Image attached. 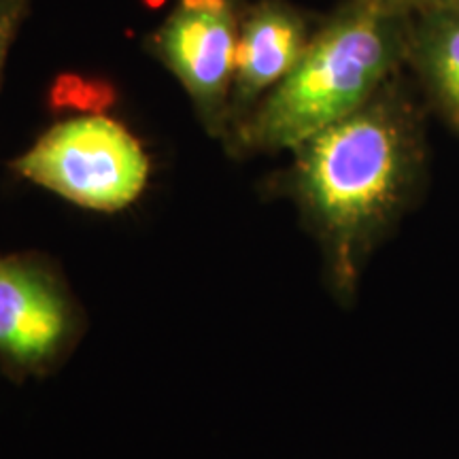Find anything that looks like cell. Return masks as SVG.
Listing matches in <instances>:
<instances>
[{
    "label": "cell",
    "mask_w": 459,
    "mask_h": 459,
    "mask_svg": "<svg viewBox=\"0 0 459 459\" xmlns=\"http://www.w3.org/2000/svg\"><path fill=\"white\" fill-rule=\"evenodd\" d=\"M271 192L296 206L321 254L324 281L342 307L358 298L375 251L423 192V113L400 73L347 117L287 152Z\"/></svg>",
    "instance_id": "obj_1"
},
{
    "label": "cell",
    "mask_w": 459,
    "mask_h": 459,
    "mask_svg": "<svg viewBox=\"0 0 459 459\" xmlns=\"http://www.w3.org/2000/svg\"><path fill=\"white\" fill-rule=\"evenodd\" d=\"M412 15L385 0H344L321 20L300 62L221 143L230 158L291 152L366 105L406 68Z\"/></svg>",
    "instance_id": "obj_2"
},
{
    "label": "cell",
    "mask_w": 459,
    "mask_h": 459,
    "mask_svg": "<svg viewBox=\"0 0 459 459\" xmlns=\"http://www.w3.org/2000/svg\"><path fill=\"white\" fill-rule=\"evenodd\" d=\"M9 169L79 209L119 213L143 196L152 160L128 126L91 113L49 126Z\"/></svg>",
    "instance_id": "obj_3"
},
{
    "label": "cell",
    "mask_w": 459,
    "mask_h": 459,
    "mask_svg": "<svg viewBox=\"0 0 459 459\" xmlns=\"http://www.w3.org/2000/svg\"><path fill=\"white\" fill-rule=\"evenodd\" d=\"M83 332L82 304L48 255L0 254V370L11 381L48 377Z\"/></svg>",
    "instance_id": "obj_4"
},
{
    "label": "cell",
    "mask_w": 459,
    "mask_h": 459,
    "mask_svg": "<svg viewBox=\"0 0 459 459\" xmlns=\"http://www.w3.org/2000/svg\"><path fill=\"white\" fill-rule=\"evenodd\" d=\"M249 0H175L145 39L147 54L186 90L198 124L211 139L228 134L230 91L240 17Z\"/></svg>",
    "instance_id": "obj_5"
},
{
    "label": "cell",
    "mask_w": 459,
    "mask_h": 459,
    "mask_svg": "<svg viewBox=\"0 0 459 459\" xmlns=\"http://www.w3.org/2000/svg\"><path fill=\"white\" fill-rule=\"evenodd\" d=\"M313 20L290 0H249L240 17L228 134L294 71L315 34ZM223 139V141H226Z\"/></svg>",
    "instance_id": "obj_6"
},
{
    "label": "cell",
    "mask_w": 459,
    "mask_h": 459,
    "mask_svg": "<svg viewBox=\"0 0 459 459\" xmlns=\"http://www.w3.org/2000/svg\"><path fill=\"white\" fill-rule=\"evenodd\" d=\"M406 68L434 111L459 132V7L412 15Z\"/></svg>",
    "instance_id": "obj_7"
},
{
    "label": "cell",
    "mask_w": 459,
    "mask_h": 459,
    "mask_svg": "<svg viewBox=\"0 0 459 459\" xmlns=\"http://www.w3.org/2000/svg\"><path fill=\"white\" fill-rule=\"evenodd\" d=\"M30 7L32 0H0V83L17 34L30 15Z\"/></svg>",
    "instance_id": "obj_8"
},
{
    "label": "cell",
    "mask_w": 459,
    "mask_h": 459,
    "mask_svg": "<svg viewBox=\"0 0 459 459\" xmlns=\"http://www.w3.org/2000/svg\"><path fill=\"white\" fill-rule=\"evenodd\" d=\"M385 3L406 15L426 13V11L445 7H459V0H385Z\"/></svg>",
    "instance_id": "obj_9"
}]
</instances>
